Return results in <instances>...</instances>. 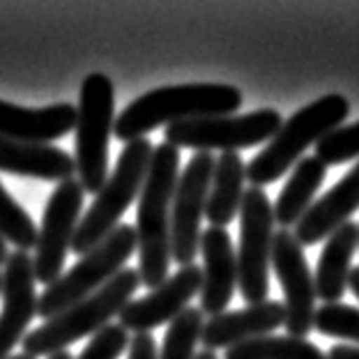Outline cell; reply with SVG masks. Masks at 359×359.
<instances>
[{"label":"cell","instance_id":"6da1fadb","mask_svg":"<svg viewBox=\"0 0 359 359\" xmlns=\"http://www.w3.org/2000/svg\"><path fill=\"white\" fill-rule=\"evenodd\" d=\"M242 93L226 83H184L150 90L127 106L116 118L113 134L120 141L145 138L152 129L196 118L235 116L242 106Z\"/></svg>","mask_w":359,"mask_h":359},{"label":"cell","instance_id":"7a4b0ae2","mask_svg":"<svg viewBox=\"0 0 359 359\" xmlns=\"http://www.w3.org/2000/svg\"><path fill=\"white\" fill-rule=\"evenodd\" d=\"M180 150L168 143L154 148L143 189L138 194L136 240L141 283L157 288L170 267V205L180 177Z\"/></svg>","mask_w":359,"mask_h":359},{"label":"cell","instance_id":"3957f363","mask_svg":"<svg viewBox=\"0 0 359 359\" xmlns=\"http://www.w3.org/2000/svg\"><path fill=\"white\" fill-rule=\"evenodd\" d=\"M141 285L138 269L125 267L118 276L102 285L90 297L76 302L74 306L65 309L62 313L53 316L51 320L39 325L37 330L26 334L21 341L23 355L30 357H51L67 346L76 344L79 339L93 337L102 327L109 325L111 318L120 316V311L134 297L136 288Z\"/></svg>","mask_w":359,"mask_h":359},{"label":"cell","instance_id":"277c9868","mask_svg":"<svg viewBox=\"0 0 359 359\" xmlns=\"http://www.w3.org/2000/svg\"><path fill=\"white\" fill-rule=\"evenodd\" d=\"M350 116V102L344 95H325L313 104L292 113L267 143V148L256 154L247 166V180L263 189L276 182L290 166H295L309 145L318 143L330 132L341 127Z\"/></svg>","mask_w":359,"mask_h":359},{"label":"cell","instance_id":"5b68a950","mask_svg":"<svg viewBox=\"0 0 359 359\" xmlns=\"http://www.w3.org/2000/svg\"><path fill=\"white\" fill-rule=\"evenodd\" d=\"M152 152L154 148L150 138H136L125 145L118 157L116 170L97 191L93 205L79 222L74 242H72V251L76 256H86L120 226V217L143 189Z\"/></svg>","mask_w":359,"mask_h":359},{"label":"cell","instance_id":"8992f818","mask_svg":"<svg viewBox=\"0 0 359 359\" xmlns=\"http://www.w3.org/2000/svg\"><path fill=\"white\" fill-rule=\"evenodd\" d=\"M116 125V88L106 74H88L76 106L74 164L83 191L95 194L109 180V141Z\"/></svg>","mask_w":359,"mask_h":359},{"label":"cell","instance_id":"52a82bcc","mask_svg":"<svg viewBox=\"0 0 359 359\" xmlns=\"http://www.w3.org/2000/svg\"><path fill=\"white\" fill-rule=\"evenodd\" d=\"M136 249V228L129 224H120L109 238L102 240L86 256H81V260L67 274H62L58 281L51 283L39 295L37 316L46 323L53 316L62 313L65 309L74 306L76 302L90 297L125 269L127 260L132 258Z\"/></svg>","mask_w":359,"mask_h":359},{"label":"cell","instance_id":"ba28073f","mask_svg":"<svg viewBox=\"0 0 359 359\" xmlns=\"http://www.w3.org/2000/svg\"><path fill=\"white\" fill-rule=\"evenodd\" d=\"M279 111L260 109L242 116L224 118H196L173 122L166 127V141L173 148H194L198 152H240L258 143L272 141L281 129Z\"/></svg>","mask_w":359,"mask_h":359},{"label":"cell","instance_id":"9c48e42d","mask_svg":"<svg viewBox=\"0 0 359 359\" xmlns=\"http://www.w3.org/2000/svg\"><path fill=\"white\" fill-rule=\"evenodd\" d=\"M272 240L274 210L269 205L267 194L260 187L244 189L240 205V249L235 251V256H238L240 292L249 306L267 302Z\"/></svg>","mask_w":359,"mask_h":359},{"label":"cell","instance_id":"30bf717a","mask_svg":"<svg viewBox=\"0 0 359 359\" xmlns=\"http://www.w3.org/2000/svg\"><path fill=\"white\" fill-rule=\"evenodd\" d=\"M215 170V154L196 152L180 173L170 205V260L180 267L194 265L201 249V224Z\"/></svg>","mask_w":359,"mask_h":359},{"label":"cell","instance_id":"8fae6325","mask_svg":"<svg viewBox=\"0 0 359 359\" xmlns=\"http://www.w3.org/2000/svg\"><path fill=\"white\" fill-rule=\"evenodd\" d=\"M83 194L86 191L81 182L72 177L60 182L48 196L42 226L37 233L35 258H32L35 279L37 283H46V288L62 274L65 256H67V249H72L81 210H83Z\"/></svg>","mask_w":359,"mask_h":359},{"label":"cell","instance_id":"7c38bea8","mask_svg":"<svg viewBox=\"0 0 359 359\" xmlns=\"http://www.w3.org/2000/svg\"><path fill=\"white\" fill-rule=\"evenodd\" d=\"M272 267L285 295V330L288 337L304 339L313 330L316 281L304 258V249L292 231H276L272 240Z\"/></svg>","mask_w":359,"mask_h":359},{"label":"cell","instance_id":"4fadbf2b","mask_svg":"<svg viewBox=\"0 0 359 359\" xmlns=\"http://www.w3.org/2000/svg\"><path fill=\"white\" fill-rule=\"evenodd\" d=\"M203 285V269L201 265L180 267V272L152 288L148 295L134 299L122 309L118 316V325L127 332L148 334L159 325H170L175 318L189 306V302L201 292Z\"/></svg>","mask_w":359,"mask_h":359},{"label":"cell","instance_id":"5bb4252c","mask_svg":"<svg viewBox=\"0 0 359 359\" xmlns=\"http://www.w3.org/2000/svg\"><path fill=\"white\" fill-rule=\"evenodd\" d=\"M35 267L26 251H14L5 263L3 285V311H0V359L10 357V350L23 341L32 318L37 316V288Z\"/></svg>","mask_w":359,"mask_h":359},{"label":"cell","instance_id":"9a60e30c","mask_svg":"<svg viewBox=\"0 0 359 359\" xmlns=\"http://www.w3.org/2000/svg\"><path fill=\"white\" fill-rule=\"evenodd\" d=\"M203 251V285H201V313L222 316L233 299L238 285V256H235L231 235L226 228H205L201 233Z\"/></svg>","mask_w":359,"mask_h":359},{"label":"cell","instance_id":"2e32d148","mask_svg":"<svg viewBox=\"0 0 359 359\" xmlns=\"http://www.w3.org/2000/svg\"><path fill=\"white\" fill-rule=\"evenodd\" d=\"M285 325L283 302H263V304L247 306L242 311H231L215 316L203 323L201 344L205 350L233 348L238 344L260 337H269L274 330Z\"/></svg>","mask_w":359,"mask_h":359},{"label":"cell","instance_id":"e0dca14e","mask_svg":"<svg viewBox=\"0 0 359 359\" xmlns=\"http://www.w3.org/2000/svg\"><path fill=\"white\" fill-rule=\"evenodd\" d=\"M359 210V161L332 189L320 196L295 226V240L302 247H313L350 222Z\"/></svg>","mask_w":359,"mask_h":359},{"label":"cell","instance_id":"ac0fdd59","mask_svg":"<svg viewBox=\"0 0 359 359\" xmlns=\"http://www.w3.org/2000/svg\"><path fill=\"white\" fill-rule=\"evenodd\" d=\"M76 127L74 104L23 109L0 100V136L21 143H44L67 136Z\"/></svg>","mask_w":359,"mask_h":359},{"label":"cell","instance_id":"d6986e66","mask_svg":"<svg viewBox=\"0 0 359 359\" xmlns=\"http://www.w3.org/2000/svg\"><path fill=\"white\" fill-rule=\"evenodd\" d=\"M0 170L10 175L65 182L76 173L74 157L44 143H21L0 136Z\"/></svg>","mask_w":359,"mask_h":359},{"label":"cell","instance_id":"ffe728a7","mask_svg":"<svg viewBox=\"0 0 359 359\" xmlns=\"http://www.w3.org/2000/svg\"><path fill=\"white\" fill-rule=\"evenodd\" d=\"M357 247H359V226L355 222L344 224L327 238V244H325L313 276L316 295L325 304H337L344 297Z\"/></svg>","mask_w":359,"mask_h":359},{"label":"cell","instance_id":"44dd1931","mask_svg":"<svg viewBox=\"0 0 359 359\" xmlns=\"http://www.w3.org/2000/svg\"><path fill=\"white\" fill-rule=\"evenodd\" d=\"M247 166L238 152H222L215 159L205 217L212 228H226L242 205Z\"/></svg>","mask_w":359,"mask_h":359},{"label":"cell","instance_id":"7402d4cb","mask_svg":"<svg viewBox=\"0 0 359 359\" xmlns=\"http://www.w3.org/2000/svg\"><path fill=\"white\" fill-rule=\"evenodd\" d=\"M325 173H327V166L320 159H316L313 154L297 161L290 180L276 198V205L272 208L274 224H279L281 231L297 226L299 219L306 215V210L313 205V196L320 189Z\"/></svg>","mask_w":359,"mask_h":359},{"label":"cell","instance_id":"603a6c76","mask_svg":"<svg viewBox=\"0 0 359 359\" xmlns=\"http://www.w3.org/2000/svg\"><path fill=\"white\" fill-rule=\"evenodd\" d=\"M224 359H327V355L306 339L269 334L228 348Z\"/></svg>","mask_w":359,"mask_h":359},{"label":"cell","instance_id":"cb8c5ba5","mask_svg":"<svg viewBox=\"0 0 359 359\" xmlns=\"http://www.w3.org/2000/svg\"><path fill=\"white\" fill-rule=\"evenodd\" d=\"M39 228L30 219V215L19 203L12 198V194L0 182V238L12 242L16 251H28L37 247Z\"/></svg>","mask_w":359,"mask_h":359},{"label":"cell","instance_id":"d4e9b609","mask_svg":"<svg viewBox=\"0 0 359 359\" xmlns=\"http://www.w3.org/2000/svg\"><path fill=\"white\" fill-rule=\"evenodd\" d=\"M203 313L201 309L187 306L168 325L159 359H196V344L201 341Z\"/></svg>","mask_w":359,"mask_h":359},{"label":"cell","instance_id":"484cf974","mask_svg":"<svg viewBox=\"0 0 359 359\" xmlns=\"http://www.w3.org/2000/svg\"><path fill=\"white\" fill-rule=\"evenodd\" d=\"M313 327L332 339H346L359 344V309L348 304H323L316 309Z\"/></svg>","mask_w":359,"mask_h":359},{"label":"cell","instance_id":"4316f807","mask_svg":"<svg viewBox=\"0 0 359 359\" xmlns=\"http://www.w3.org/2000/svg\"><path fill=\"white\" fill-rule=\"evenodd\" d=\"M316 159L325 166H337L359 157V122L339 127L316 143Z\"/></svg>","mask_w":359,"mask_h":359},{"label":"cell","instance_id":"83f0119b","mask_svg":"<svg viewBox=\"0 0 359 359\" xmlns=\"http://www.w3.org/2000/svg\"><path fill=\"white\" fill-rule=\"evenodd\" d=\"M129 348V332L122 325H106L97 334H93L90 344L83 348L76 359H120V355Z\"/></svg>","mask_w":359,"mask_h":359},{"label":"cell","instance_id":"f1b7e54d","mask_svg":"<svg viewBox=\"0 0 359 359\" xmlns=\"http://www.w3.org/2000/svg\"><path fill=\"white\" fill-rule=\"evenodd\" d=\"M127 359H159V350L154 337L148 334H134L129 339V357Z\"/></svg>","mask_w":359,"mask_h":359},{"label":"cell","instance_id":"f546056e","mask_svg":"<svg viewBox=\"0 0 359 359\" xmlns=\"http://www.w3.org/2000/svg\"><path fill=\"white\" fill-rule=\"evenodd\" d=\"M327 359H359V348L348 344H337L327 353Z\"/></svg>","mask_w":359,"mask_h":359},{"label":"cell","instance_id":"4dcf8cb0","mask_svg":"<svg viewBox=\"0 0 359 359\" xmlns=\"http://www.w3.org/2000/svg\"><path fill=\"white\" fill-rule=\"evenodd\" d=\"M348 285H350V290L355 292V297L359 299V265L350 269V279H348Z\"/></svg>","mask_w":359,"mask_h":359},{"label":"cell","instance_id":"1f68e13d","mask_svg":"<svg viewBox=\"0 0 359 359\" xmlns=\"http://www.w3.org/2000/svg\"><path fill=\"white\" fill-rule=\"evenodd\" d=\"M7 258H10V254H7V247H5V240L0 238V265L7 263Z\"/></svg>","mask_w":359,"mask_h":359},{"label":"cell","instance_id":"d6a6232c","mask_svg":"<svg viewBox=\"0 0 359 359\" xmlns=\"http://www.w3.org/2000/svg\"><path fill=\"white\" fill-rule=\"evenodd\" d=\"M196 359H219V357L212 353V350H201V353L196 355Z\"/></svg>","mask_w":359,"mask_h":359},{"label":"cell","instance_id":"836d02e7","mask_svg":"<svg viewBox=\"0 0 359 359\" xmlns=\"http://www.w3.org/2000/svg\"><path fill=\"white\" fill-rule=\"evenodd\" d=\"M48 359H74V355L72 353H67V350H60V353H55V355H51Z\"/></svg>","mask_w":359,"mask_h":359},{"label":"cell","instance_id":"e575fe53","mask_svg":"<svg viewBox=\"0 0 359 359\" xmlns=\"http://www.w3.org/2000/svg\"><path fill=\"white\" fill-rule=\"evenodd\" d=\"M5 359H35V357H30V355H12V357H5Z\"/></svg>","mask_w":359,"mask_h":359},{"label":"cell","instance_id":"d590c367","mask_svg":"<svg viewBox=\"0 0 359 359\" xmlns=\"http://www.w3.org/2000/svg\"><path fill=\"white\" fill-rule=\"evenodd\" d=\"M0 285H3V276H0Z\"/></svg>","mask_w":359,"mask_h":359}]
</instances>
